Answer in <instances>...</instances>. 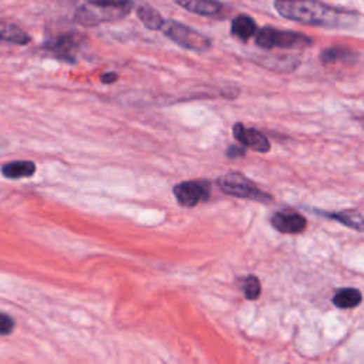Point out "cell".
I'll return each mask as SVG.
<instances>
[{
    "mask_svg": "<svg viewBox=\"0 0 364 364\" xmlns=\"http://www.w3.org/2000/svg\"><path fill=\"white\" fill-rule=\"evenodd\" d=\"M231 33L235 37H238L239 40L246 41L250 37L256 36L257 26L252 18H249L246 15H239L231 23Z\"/></svg>",
    "mask_w": 364,
    "mask_h": 364,
    "instance_id": "cell-13",
    "label": "cell"
},
{
    "mask_svg": "<svg viewBox=\"0 0 364 364\" xmlns=\"http://www.w3.org/2000/svg\"><path fill=\"white\" fill-rule=\"evenodd\" d=\"M217 184L221 191L229 196L250 199L262 203H271L274 201V196L271 194L264 192L253 181H250L241 173H228L220 177Z\"/></svg>",
    "mask_w": 364,
    "mask_h": 364,
    "instance_id": "cell-2",
    "label": "cell"
},
{
    "mask_svg": "<svg viewBox=\"0 0 364 364\" xmlns=\"http://www.w3.org/2000/svg\"><path fill=\"white\" fill-rule=\"evenodd\" d=\"M356 59V53L346 47H329L322 51L321 62L323 65H335V63H353Z\"/></svg>",
    "mask_w": 364,
    "mask_h": 364,
    "instance_id": "cell-16",
    "label": "cell"
},
{
    "mask_svg": "<svg viewBox=\"0 0 364 364\" xmlns=\"http://www.w3.org/2000/svg\"><path fill=\"white\" fill-rule=\"evenodd\" d=\"M177 202L184 208H194L211 196V182L208 180H191L180 182L173 189Z\"/></svg>",
    "mask_w": 364,
    "mask_h": 364,
    "instance_id": "cell-5",
    "label": "cell"
},
{
    "mask_svg": "<svg viewBox=\"0 0 364 364\" xmlns=\"http://www.w3.org/2000/svg\"><path fill=\"white\" fill-rule=\"evenodd\" d=\"M37 171L33 161H11L0 167V174L8 180H22L32 178Z\"/></svg>",
    "mask_w": 364,
    "mask_h": 364,
    "instance_id": "cell-12",
    "label": "cell"
},
{
    "mask_svg": "<svg viewBox=\"0 0 364 364\" xmlns=\"http://www.w3.org/2000/svg\"><path fill=\"white\" fill-rule=\"evenodd\" d=\"M90 5L100 9H110V11H123L128 13L133 8L131 0H86Z\"/></svg>",
    "mask_w": 364,
    "mask_h": 364,
    "instance_id": "cell-18",
    "label": "cell"
},
{
    "mask_svg": "<svg viewBox=\"0 0 364 364\" xmlns=\"http://www.w3.org/2000/svg\"><path fill=\"white\" fill-rule=\"evenodd\" d=\"M261 65L278 73H290L302 65V58L299 55H267L262 56Z\"/></svg>",
    "mask_w": 364,
    "mask_h": 364,
    "instance_id": "cell-9",
    "label": "cell"
},
{
    "mask_svg": "<svg viewBox=\"0 0 364 364\" xmlns=\"http://www.w3.org/2000/svg\"><path fill=\"white\" fill-rule=\"evenodd\" d=\"M8 145V141H5L4 138H0V149H2V148H5Z\"/></svg>",
    "mask_w": 364,
    "mask_h": 364,
    "instance_id": "cell-23",
    "label": "cell"
},
{
    "mask_svg": "<svg viewBox=\"0 0 364 364\" xmlns=\"http://www.w3.org/2000/svg\"><path fill=\"white\" fill-rule=\"evenodd\" d=\"M235 140L242 144L243 147H248L256 152H269L271 151V142L261 131L255 128H248L242 123H236L232 128Z\"/></svg>",
    "mask_w": 364,
    "mask_h": 364,
    "instance_id": "cell-7",
    "label": "cell"
},
{
    "mask_svg": "<svg viewBox=\"0 0 364 364\" xmlns=\"http://www.w3.org/2000/svg\"><path fill=\"white\" fill-rule=\"evenodd\" d=\"M137 16L142 22V25L151 30H161L166 22L160 12L147 5H142L137 9Z\"/></svg>",
    "mask_w": 364,
    "mask_h": 364,
    "instance_id": "cell-17",
    "label": "cell"
},
{
    "mask_svg": "<svg viewBox=\"0 0 364 364\" xmlns=\"http://www.w3.org/2000/svg\"><path fill=\"white\" fill-rule=\"evenodd\" d=\"M275 9L288 20L326 29H350L358 19L356 13L318 0H275Z\"/></svg>",
    "mask_w": 364,
    "mask_h": 364,
    "instance_id": "cell-1",
    "label": "cell"
},
{
    "mask_svg": "<svg viewBox=\"0 0 364 364\" xmlns=\"http://www.w3.org/2000/svg\"><path fill=\"white\" fill-rule=\"evenodd\" d=\"M119 80V74L114 73V72H109V73H104L101 76V81L104 84H112V83H116Z\"/></svg>",
    "mask_w": 364,
    "mask_h": 364,
    "instance_id": "cell-22",
    "label": "cell"
},
{
    "mask_svg": "<svg viewBox=\"0 0 364 364\" xmlns=\"http://www.w3.org/2000/svg\"><path fill=\"white\" fill-rule=\"evenodd\" d=\"M174 2L199 16H214L222 9V4L218 0H174Z\"/></svg>",
    "mask_w": 364,
    "mask_h": 364,
    "instance_id": "cell-11",
    "label": "cell"
},
{
    "mask_svg": "<svg viewBox=\"0 0 364 364\" xmlns=\"http://www.w3.org/2000/svg\"><path fill=\"white\" fill-rule=\"evenodd\" d=\"M241 288L248 300H256L262 293V286L255 275H249L241 281Z\"/></svg>",
    "mask_w": 364,
    "mask_h": 364,
    "instance_id": "cell-19",
    "label": "cell"
},
{
    "mask_svg": "<svg viewBox=\"0 0 364 364\" xmlns=\"http://www.w3.org/2000/svg\"><path fill=\"white\" fill-rule=\"evenodd\" d=\"M79 44H80V37L74 33H69V34H60L55 39H51L46 44V48L63 60L74 62L73 59L74 50L79 47Z\"/></svg>",
    "mask_w": 364,
    "mask_h": 364,
    "instance_id": "cell-8",
    "label": "cell"
},
{
    "mask_svg": "<svg viewBox=\"0 0 364 364\" xmlns=\"http://www.w3.org/2000/svg\"><path fill=\"white\" fill-rule=\"evenodd\" d=\"M16 329V322L15 319L5 314V311H0V336H9L15 332Z\"/></svg>",
    "mask_w": 364,
    "mask_h": 364,
    "instance_id": "cell-20",
    "label": "cell"
},
{
    "mask_svg": "<svg viewBox=\"0 0 364 364\" xmlns=\"http://www.w3.org/2000/svg\"><path fill=\"white\" fill-rule=\"evenodd\" d=\"M246 154V147H243L242 144L241 145H231L228 149H227V157L228 159H242L245 157Z\"/></svg>",
    "mask_w": 364,
    "mask_h": 364,
    "instance_id": "cell-21",
    "label": "cell"
},
{
    "mask_svg": "<svg viewBox=\"0 0 364 364\" xmlns=\"http://www.w3.org/2000/svg\"><path fill=\"white\" fill-rule=\"evenodd\" d=\"M271 224L278 232L286 235L303 234L307 228L306 218L302 214L292 210H283L275 213L271 218Z\"/></svg>",
    "mask_w": 364,
    "mask_h": 364,
    "instance_id": "cell-6",
    "label": "cell"
},
{
    "mask_svg": "<svg viewBox=\"0 0 364 364\" xmlns=\"http://www.w3.org/2000/svg\"><path fill=\"white\" fill-rule=\"evenodd\" d=\"M163 33L178 46L192 51H206L211 48V40L202 33L175 20H166Z\"/></svg>",
    "mask_w": 364,
    "mask_h": 364,
    "instance_id": "cell-4",
    "label": "cell"
},
{
    "mask_svg": "<svg viewBox=\"0 0 364 364\" xmlns=\"http://www.w3.org/2000/svg\"><path fill=\"white\" fill-rule=\"evenodd\" d=\"M316 214L333 220L353 231L357 232H364V215H361L356 210H344V211H337V213H325V211H315Z\"/></svg>",
    "mask_w": 364,
    "mask_h": 364,
    "instance_id": "cell-10",
    "label": "cell"
},
{
    "mask_svg": "<svg viewBox=\"0 0 364 364\" xmlns=\"http://www.w3.org/2000/svg\"><path fill=\"white\" fill-rule=\"evenodd\" d=\"M0 41H8V43L23 46L30 43V36L18 25L0 22Z\"/></svg>",
    "mask_w": 364,
    "mask_h": 364,
    "instance_id": "cell-15",
    "label": "cell"
},
{
    "mask_svg": "<svg viewBox=\"0 0 364 364\" xmlns=\"http://www.w3.org/2000/svg\"><path fill=\"white\" fill-rule=\"evenodd\" d=\"M255 43L261 48H303L311 46V40L296 32L278 30L274 27H262L255 36Z\"/></svg>",
    "mask_w": 364,
    "mask_h": 364,
    "instance_id": "cell-3",
    "label": "cell"
},
{
    "mask_svg": "<svg viewBox=\"0 0 364 364\" xmlns=\"http://www.w3.org/2000/svg\"><path fill=\"white\" fill-rule=\"evenodd\" d=\"M332 302L339 309H353L363 302V295L356 288H342L335 293Z\"/></svg>",
    "mask_w": 364,
    "mask_h": 364,
    "instance_id": "cell-14",
    "label": "cell"
}]
</instances>
